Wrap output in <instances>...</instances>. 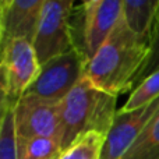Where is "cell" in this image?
<instances>
[{"label":"cell","instance_id":"obj_1","mask_svg":"<svg viewBox=\"0 0 159 159\" xmlns=\"http://www.w3.org/2000/svg\"><path fill=\"white\" fill-rule=\"evenodd\" d=\"M151 52V45L140 39L121 16L105 43L87 61L84 77L95 88L110 95L134 89V81Z\"/></svg>","mask_w":159,"mask_h":159},{"label":"cell","instance_id":"obj_2","mask_svg":"<svg viewBox=\"0 0 159 159\" xmlns=\"http://www.w3.org/2000/svg\"><path fill=\"white\" fill-rule=\"evenodd\" d=\"M117 96L95 88L85 77L60 102L61 149L91 131L107 135L115 123Z\"/></svg>","mask_w":159,"mask_h":159},{"label":"cell","instance_id":"obj_3","mask_svg":"<svg viewBox=\"0 0 159 159\" xmlns=\"http://www.w3.org/2000/svg\"><path fill=\"white\" fill-rule=\"evenodd\" d=\"M2 106L14 107L41 71L34 45L13 39L2 45Z\"/></svg>","mask_w":159,"mask_h":159},{"label":"cell","instance_id":"obj_4","mask_svg":"<svg viewBox=\"0 0 159 159\" xmlns=\"http://www.w3.org/2000/svg\"><path fill=\"white\" fill-rule=\"evenodd\" d=\"M71 0H43L39 27L32 45L41 66L75 49L70 28Z\"/></svg>","mask_w":159,"mask_h":159},{"label":"cell","instance_id":"obj_5","mask_svg":"<svg viewBox=\"0 0 159 159\" xmlns=\"http://www.w3.org/2000/svg\"><path fill=\"white\" fill-rule=\"evenodd\" d=\"M87 61L85 55L78 48L66 55L52 59L41 66L38 77L25 93L60 103L82 80Z\"/></svg>","mask_w":159,"mask_h":159},{"label":"cell","instance_id":"obj_6","mask_svg":"<svg viewBox=\"0 0 159 159\" xmlns=\"http://www.w3.org/2000/svg\"><path fill=\"white\" fill-rule=\"evenodd\" d=\"M18 141L50 138L60 143V103L25 93L14 106Z\"/></svg>","mask_w":159,"mask_h":159},{"label":"cell","instance_id":"obj_7","mask_svg":"<svg viewBox=\"0 0 159 159\" xmlns=\"http://www.w3.org/2000/svg\"><path fill=\"white\" fill-rule=\"evenodd\" d=\"M159 113V98L152 103L130 113L117 110L115 123L109 130L99 159H123L141 133Z\"/></svg>","mask_w":159,"mask_h":159},{"label":"cell","instance_id":"obj_8","mask_svg":"<svg viewBox=\"0 0 159 159\" xmlns=\"http://www.w3.org/2000/svg\"><path fill=\"white\" fill-rule=\"evenodd\" d=\"M82 45L84 55L89 60L105 43L123 16L120 0H89L82 3Z\"/></svg>","mask_w":159,"mask_h":159},{"label":"cell","instance_id":"obj_9","mask_svg":"<svg viewBox=\"0 0 159 159\" xmlns=\"http://www.w3.org/2000/svg\"><path fill=\"white\" fill-rule=\"evenodd\" d=\"M43 0H2L0 2V45L13 39L32 43L39 27Z\"/></svg>","mask_w":159,"mask_h":159},{"label":"cell","instance_id":"obj_10","mask_svg":"<svg viewBox=\"0 0 159 159\" xmlns=\"http://www.w3.org/2000/svg\"><path fill=\"white\" fill-rule=\"evenodd\" d=\"M159 16V0H124L123 20L129 30L151 45Z\"/></svg>","mask_w":159,"mask_h":159},{"label":"cell","instance_id":"obj_11","mask_svg":"<svg viewBox=\"0 0 159 159\" xmlns=\"http://www.w3.org/2000/svg\"><path fill=\"white\" fill-rule=\"evenodd\" d=\"M123 159H159V113L141 133Z\"/></svg>","mask_w":159,"mask_h":159},{"label":"cell","instance_id":"obj_12","mask_svg":"<svg viewBox=\"0 0 159 159\" xmlns=\"http://www.w3.org/2000/svg\"><path fill=\"white\" fill-rule=\"evenodd\" d=\"M106 135L96 131H91L81 135L66 151H63L60 159H99Z\"/></svg>","mask_w":159,"mask_h":159},{"label":"cell","instance_id":"obj_13","mask_svg":"<svg viewBox=\"0 0 159 159\" xmlns=\"http://www.w3.org/2000/svg\"><path fill=\"white\" fill-rule=\"evenodd\" d=\"M0 159H18V138L14 107L2 106L0 120Z\"/></svg>","mask_w":159,"mask_h":159},{"label":"cell","instance_id":"obj_14","mask_svg":"<svg viewBox=\"0 0 159 159\" xmlns=\"http://www.w3.org/2000/svg\"><path fill=\"white\" fill-rule=\"evenodd\" d=\"M159 98V71L147 77L143 82L137 85L131 91L127 102L119 112L130 113L152 103L155 99Z\"/></svg>","mask_w":159,"mask_h":159},{"label":"cell","instance_id":"obj_15","mask_svg":"<svg viewBox=\"0 0 159 159\" xmlns=\"http://www.w3.org/2000/svg\"><path fill=\"white\" fill-rule=\"evenodd\" d=\"M63 149L59 141L34 138L18 141V159H60Z\"/></svg>","mask_w":159,"mask_h":159},{"label":"cell","instance_id":"obj_16","mask_svg":"<svg viewBox=\"0 0 159 159\" xmlns=\"http://www.w3.org/2000/svg\"><path fill=\"white\" fill-rule=\"evenodd\" d=\"M159 71V16L157 20V25L154 30V35H152V41H151V52L149 56L147 59L145 64H144L143 70L138 73L137 78L134 81V88L137 87L140 82H143L147 77H149L151 74Z\"/></svg>","mask_w":159,"mask_h":159}]
</instances>
